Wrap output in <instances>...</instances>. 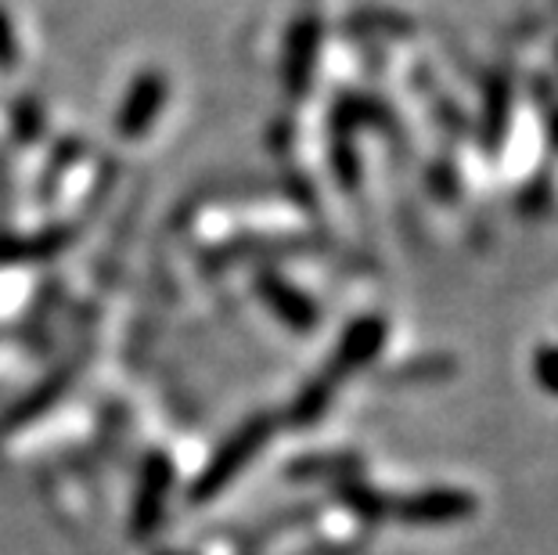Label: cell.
<instances>
[{
	"label": "cell",
	"mask_w": 558,
	"mask_h": 555,
	"mask_svg": "<svg viewBox=\"0 0 558 555\" xmlns=\"http://www.w3.org/2000/svg\"><path fill=\"white\" fill-rule=\"evenodd\" d=\"M480 502L461 487H429L418 494H386V516L403 523H458L476 516Z\"/></svg>",
	"instance_id": "cell-1"
},
{
	"label": "cell",
	"mask_w": 558,
	"mask_h": 555,
	"mask_svg": "<svg viewBox=\"0 0 558 555\" xmlns=\"http://www.w3.org/2000/svg\"><path fill=\"white\" fill-rule=\"evenodd\" d=\"M533 379L541 383L544 394L558 397V342H548L533 353Z\"/></svg>",
	"instance_id": "cell-2"
}]
</instances>
